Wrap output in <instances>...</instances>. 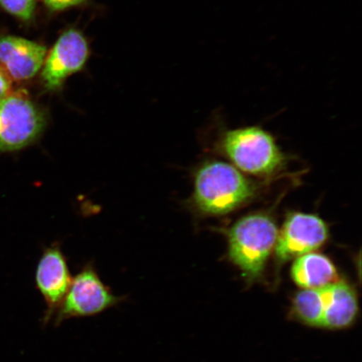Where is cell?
<instances>
[{"mask_svg": "<svg viewBox=\"0 0 362 362\" xmlns=\"http://www.w3.org/2000/svg\"><path fill=\"white\" fill-rule=\"evenodd\" d=\"M255 185L232 165L206 163L194 175L192 202L206 215H225L255 196Z\"/></svg>", "mask_w": 362, "mask_h": 362, "instance_id": "cell-1", "label": "cell"}, {"mask_svg": "<svg viewBox=\"0 0 362 362\" xmlns=\"http://www.w3.org/2000/svg\"><path fill=\"white\" fill-rule=\"evenodd\" d=\"M279 230L273 217L255 214L238 220L228 233L230 259L248 277L262 274L277 241Z\"/></svg>", "mask_w": 362, "mask_h": 362, "instance_id": "cell-2", "label": "cell"}, {"mask_svg": "<svg viewBox=\"0 0 362 362\" xmlns=\"http://www.w3.org/2000/svg\"><path fill=\"white\" fill-rule=\"evenodd\" d=\"M221 146L226 155L240 170L253 175H270L284 163L273 136L259 127L228 131Z\"/></svg>", "mask_w": 362, "mask_h": 362, "instance_id": "cell-3", "label": "cell"}, {"mask_svg": "<svg viewBox=\"0 0 362 362\" xmlns=\"http://www.w3.org/2000/svg\"><path fill=\"white\" fill-rule=\"evenodd\" d=\"M127 300L117 296L103 282L92 264L83 267L74 279L54 319L58 327L66 320L100 315Z\"/></svg>", "mask_w": 362, "mask_h": 362, "instance_id": "cell-4", "label": "cell"}, {"mask_svg": "<svg viewBox=\"0 0 362 362\" xmlns=\"http://www.w3.org/2000/svg\"><path fill=\"white\" fill-rule=\"evenodd\" d=\"M45 125L44 112L28 98L8 95L0 100V152L30 146L42 134Z\"/></svg>", "mask_w": 362, "mask_h": 362, "instance_id": "cell-5", "label": "cell"}, {"mask_svg": "<svg viewBox=\"0 0 362 362\" xmlns=\"http://www.w3.org/2000/svg\"><path fill=\"white\" fill-rule=\"evenodd\" d=\"M328 226L319 216L293 214L285 220L275 244L278 259L287 261L313 252L327 243Z\"/></svg>", "mask_w": 362, "mask_h": 362, "instance_id": "cell-6", "label": "cell"}, {"mask_svg": "<svg viewBox=\"0 0 362 362\" xmlns=\"http://www.w3.org/2000/svg\"><path fill=\"white\" fill-rule=\"evenodd\" d=\"M71 282V274L61 248L53 245L45 249L35 272V288L47 306L42 318L44 325L55 315Z\"/></svg>", "mask_w": 362, "mask_h": 362, "instance_id": "cell-7", "label": "cell"}, {"mask_svg": "<svg viewBox=\"0 0 362 362\" xmlns=\"http://www.w3.org/2000/svg\"><path fill=\"white\" fill-rule=\"evenodd\" d=\"M88 57V45L83 35L75 29L66 31L44 62L45 88L51 90L60 88L68 76L84 66Z\"/></svg>", "mask_w": 362, "mask_h": 362, "instance_id": "cell-8", "label": "cell"}, {"mask_svg": "<svg viewBox=\"0 0 362 362\" xmlns=\"http://www.w3.org/2000/svg\"><path fill=\"white\" fill-rule=\"evenodd\" d=\"M47 48L17 36L0 37V68L11 79L33 78L44 64Z\"/></svg>", "mask_w": 362, "mask_h": 362, "instance_id": "cell-9", "label": "cell"}, {"mask_svg": "<svg viewBox=\"0 0 362 362\" xmlns=\"http://www.w3.org/2000/svg\"><path fill=\"white\" fill-rule=\"evenodd\" d=\"M292 278L303 288H320L336 282L337 272L327 257L310 252L297 257L291 270Z\"/></svg>", "mask_w": 362, "mask_h": 362, "instance_id": "cell-10", "label": "cell"}, {"mask_svg": "<svg viewBox=\"0 0 362 362\" xmlns=\"http://www.w3.org/2000/svg\"><path fill=\"white\" fill-rule=\"evenodd\" d=\"M358 310L356 293L346 283L330 284L327 308L321 327L339 329L352 323Z\"/></svg>", "mask_w": 362, "mask_h": 362, "instance_id": "cell-11", "label": "cell"}, {"mask_svg": "<svg viewBox=\"0 0 362 362\" xmlns=\"http://www.w3.org/2000/svg\"><path fill=\"white\" fill-rule=\"evenodd\" d=\"M330 284L320 288H306L297 294L294 310L304 322L321 327L327 308Z\"/></svg>", "mask_w": 362, "mask_h": 362, "instance_id": "cell-12", "label": "cell"}, {"mask_svg": "<svg viewBox=\"0 0 362 362\" xmlns=\"http://www.w3.org/2000/svg\"><path fill=\"white\" fill-rule=\"evenodd\" d=\"M35 0H0V7L21 21L33 19L35 11Z\"/></svg>", "mask_w": 362, "mask_h": 362, "instance_id": "cell-13", "label": "cell"}, {"mask_svg": "<svg viewBox=\"0 0 362 362\" xmlns=\"http://www.w3.org/2000/svg\"><path fill=\"white\" fill-rule=\"evenodd\" d=\"M86 0H44L45 6L53 11H64L66 8L79 6Z\"/></svg>", "mask_w": 362, "mask_h": 362, "instance_id": "cell-14", "label": "cell"}, {"mask_svg": "<svg viewBox=\"0 0 362 362\" xmlns=\"http://www.w3.org/2000/svg\"><path fill=\"white\" fill-rule=\"evenodd\" d=\"M11 90V78L6 75L1 68H0V100L10 95Z\"/></svg>", "mask_w": 362, "mask_h": 362, "instance_id": "cell-15", "label": "cell"}]
</instances>
